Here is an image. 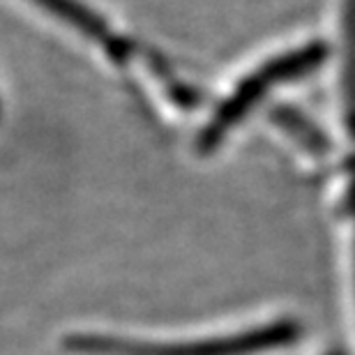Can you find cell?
Listing matches in <instances>:
<instances>
[{
	"mask_svg": "<svg viewBox=\"0 0 355 355\" xmlns=\"http://www.w3.org/2000/svg\"><path fill=\"white\" fill-rule=\"evenodd\" d=\"M300 335V325L293 321H279L266 328H254L247 332H238L231 337H217L208 342L194 344H171V346H148V344H130L111 337L97 335H72L67 337L65 346L76 353H102V355H250L277 346L293 344Z\"/></svg>",
	"mask_w": 355,
	"mask_h": 355,
	"instance_id": "cell-1",
	"label": "cell"
},
{
	"mask_svg": "<svg viewBox=\"0 0 355 355\" xmlns=\"http://www.w3.org/2000/svg\"><path fill=\"white\" fill-rule=\"evenodd\" d=\"M328 355H344L342 351H332V353H328Z\"/></svg>",
	"mask_w": 355,
	"mask_h": 355,
	"instance_id": "cell-3",
	"label": "cell"
},
{
	"mask_svg": "<svg viewBox=\"0 0 355 355\" xmlns=\"http://www.w3.org/2000/svg\"><path fill=\"white\" fill-rule=\"evenodd\" d=\"M323 58H325V49L321 44H311L307 49H302V51H293V53L284 55V58L268 62L266 67L254 72L243 86L233 92V97L229 102L217 111L212 125L203 134V144L212 148L222 139V134L226 130H231V127L243 118V113H247L257 104V99L263 95V92H268L272 86L286 79H295V76L311 72L316 65H321Z\"/></svg>",
	"mask_w": 355,
	"mask_h": 355,
	"instance_id": "cell-2",
	"label": "cell"
}]
</instances>
